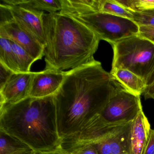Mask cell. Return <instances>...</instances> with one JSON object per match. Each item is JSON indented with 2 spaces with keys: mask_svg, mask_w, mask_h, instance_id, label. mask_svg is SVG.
Here are the masks:
<instances>
[{
  "mask_svg": "<svg viewBox=\"0 0 154 154\" xmlns=\"http://www.w3.org/2000/svg\"><path fill=\"white\" fill-rule=\"evenodd\" d=\"M146 83L147 86V88L154 85V66L146 81Z\"/></svg>",
  "mask_w": 154,
  "mask_h": 154,
  "instance_id": "obj_26",
  "label": "cell"
},
{
  "mask_svg": "<svg viewBox=\"0 0 154 154\" xmlns=\"http://www.w3.org/2000/svg\"><path fill=\"white\" fill-rule=\"evenodd\" d=\"M0 130L18 139L36 152L60 146L54 95L29 97L14 104L1 105Z\"/></svg>",
  "mask_w": 154,
  "mask_h": 154,
  "instance_id": "obj_3",
  "label": "cell"
},
{
  "mask_svg": "<svg viewBox=\"0 0 154 154\" xmlns=\"http://www.w3.org/2000/svg\"><path fill=\"white\" fill-rule=\"evenodd\" d=\"M151 129L148 120L142 110L131 122L130 144L132 154H142Z\"/></svg>",
  "mask_w": 154,
  "mask_h": 154,
  "instance_id": "obj_12",
  "label": "cell"
},
{
  "mask_svg": "<svg viewBox=\"0 0 154 154\" xmlns=\"http://www.w3.org/2000/svg\"><path fill=\"white\" fill-rule=\"evenodd\" d=\"M111 45L113 49L111 70L127 69L146 82L154 66V43L138 35Z\"/></svg>",
  "mask_w": 154,
  "mask_h": 154,
  "instance_id": "obj_4",
  "label": "cell"
},
{
  "mask_svg": "<svg viewBox=\"0 0 154 154\" xmlns=\"http://www.w3.org/2000/svg\"><path fill=\"white\" fill-rule=\"evenodd\" d=\"M0 37L15 42L37 61L44 56L45 47L11 16L4 4H0Z\"/></svg>",
  "mask_w": 154,
  "mask_h": 154,
  "instance_id": "obj_7",
  "label": "cell"
},
{
  "mask_svg": "<svg viewBox=\"0 0 154 154\" xmlns=\"http://www.w3.org/2000/svg\"><path fill=\"white\" fill-rule=\"evenodd\" d=\"M121 6L133 12L154 10V0H115Z\"/></svg>",
  "mask_w": 154,
  "mask_h": 154,
  "instance_id": "obj_20",
  "label": "cell"
},
{
  "mask_svg": "<svg viewBox=\"0 0 154 154\" xmlns=\"http://www.w3.org/2000/svg\"><path fill=\"white\" fill-rule=\"evenodd\" d=\"M0 87H2L5 85L11 75L14 73L7 69L1 64H0Z\"/></svg>",
  "mask_w": 154,
  "mask_h": 154,
  "instance_id": "obj_24",
  "label": "cell"
},
{
  "mask_svg": "<svg viewBox=\"0 0 154 154\" xmlns=\"http://www.w3.org/2000/svg\"><path fill=\"white\" fill-rule=\"evenodd\" d=\"M142 110L140 96L122 88L111 98L100 116L107 123L125 124L134 120Z\"/></svg>",
  "mask_w": 154,
  "mask_h": 154,
  "instance_id": "obj_6",
  "label": "cell"
},
{
  "mask_svg": "<svg viewBox=\"0 0 154 154\" xmlns=\"http://www.w3.org/2000/svg\"><path fill=\"white\" fill-rule=\"evenodd\" d=\"M144 95L146 100L154 99V85L147 88Z\"/></svg>",
  "mask_w": 154,
  "mask_h": 154,
  "instance_id": "obj_25",
  "label": "cell"
},
{
  "mask_svg": "<svg viewBox=\"0 0 154 154\" xmlns=\"http://www.w3.org/2000/svg\"><path fill=\"white\" fill-rule=\"evenodd\" d=\"M42 20L45 69L65 72L95 61L100 40L85 25L59 12L44 13Z\"/></svg>",
  "mask_w": 154,
  "mask_h": 154,
  "instance_id": "obj_2",
  "label": "cell"
},
{
  "mask_svg": "<svg viewBox=\"0 0 154 154\" xmlns=\"http://www.w3.org/2000/svg\"><path fill=\"white\" fill-rule=\"evenodd\" d=\"M100 12L131 20L133 18L131 11L117 3L115 0H100Z\"/></svg>",
  "mask_w": 154,
  "mask_h": 154,
  "instance_id": "obj_19",
  "label": "cell"
},
{
  "mask_svg": "<svg viewBox=\"0 0 154 154\" xmlns=\"http://www.w3.org/2000/svg\"><path fill=\"white\" fill-rule=\"evenodd\" d=\"M66 72L51 69L35 72L29 97L41 98L54 95L65 77Z\"/></svg>",
  "mask_w": 154,
  "mask_h": 154,
  "instance_id": "obj_11",
  "label": "cell"
},
{
  "mask_svg": "<svg viewBox=\"0 0 154 154\" xmlns=\"http://www.w3.org/2000/svg\"><path fill=\"white\" fill-rule=\"evenodd\" d=\"M35 154H66L60 148L52 151H44V152H35Z\"/></svg>",
  "mask_w": 154,
  "mask_h": 154,
  "instance_id": "obj_27",
  "label": "cell"
},
{
  "mask_svg": "<svg viewBox=\"0 0 154 154\" xmlns=\"http://www.w3.org/2000/svg\"><path fill=\"white\" fill-rule=\"evenodd\" d=\"M70 17L85 25L100 40L111 45L139 33V26L133 20L107 13L99 12Z\"/></svg>",
  "mask_w": 154,
  "mask_h": 154,
  "instance_id": "obj_5",
  "label": "cell"
},
{
  "mask_svg": "<svg viewBox=\"0 0 154 154\" xmlns=\"http://www.w3.org/2000/svg\"><path fill=\"white\" fill-rule=\"evenodd\" d=\"M3 4L12 18L45 47V39L42 20L45 12L25 6Z\"/></svg>",
  "mask_w": 154,
  "mask_h": 154,
  "instance_id": "obj_8",
  "label": "cell"
},
{
  "mask_svg": "<svg viewBox=\"0 0 154 154\" xmlns=\"http://www.w3.org/2000/svg\"><path fill=\"white\" fill-rule=\"evenodd\" d=\"M142 154H154V129H151L149 138Z\"/></svg>",
  "mask_w": 154,
  "mask_h": 154,
  "instance_id": "obj_23",
  "label": "cell"
},
{
  "mask_svg": "<svg viewBox=\"0 0 154 154\" xmlns=\"http://www.w3.org/2000/svg\"><path fill=\"white\" fill-rule=\"evenodd\" d=\"M35 152L26 143L0 130V154H35Z\"/></svg>",
  "mask_w": 154,
  "mask_h": 154,
  "instance_id": "obj_15",
  "label": "cell"
},
{
  "mask_svg": "<svg viewBox=\"0 0 154 154\" xmlns=\"http://www.w3.org/2000/svg\"><path fill=\"white\" fill-rule=\"evenodd\" d=\"M60 13L80 16L100 12V0H60Z\"/></svg>",
  "mask_w": 154,
  "mask_h": 154,
  "instance_id": "obj_14",
  "label": "cell"
},
{
  "mask_svg": "<svg viewBox=\"0 0 154 154\" xmlns=\"http://www.w3.org/2000/svg\"><path fill=\"white\" fill-rule=\"evenodd\" d=\"M0 64L14 73L20 72L15 54L9 40L1 37Z\"/></svg>",
  "mask_w": 154,
  "mask_h": 154,
  "instance_id": "obj_17",
  "label": "cell"
},
{
  "mask_svg": "<svg viewBox=\"0 0 154 154\" xmlns=\"http://www.w3.org/2000/svg\"><path fill=\"white\" fill-rule=\"evenodd\" d=\"M35 72L13 73L0 87L1 105L17 103L29 97Z\"/></svg>",
  "mask_w": 154,
  "mask_h": 154,
  "instance_id": "obj_9",
  "label": "cell"
},
{
  "mask_svg": "<svg viewBox=\"0 0 154 154\" xmlns=\"http://www.w3.org/2000/svg\"><path fill=\"white\" fill-rule=\"evenodd\" d=\"M114 78L127 91L136 95L140 96L146 90V83L141 77L127 69L111 70L110 72Z\"/></svg>",
  "mask_w": 154,
  "mask_h": 154,
  "instance_id": "obj_13",
  "label": "cell"
},
{
  "mask_svg": "<svg viewBox=\"0 0 154 154\" xmlns=\"http://www.w3.org/2000/svg\"><path fill=\"white\" fill-rule=\"evenodd\" d=\"M138 35L154 43V26H139V33Z\"/></svg>",
  "mask_w": 154,
  "mask_h": 154,
  "instance_id": "obj_22",
  "label": "cell"
},
{
  "mask_svg": "<svg viewBox=\"0 0 154 154\" xmlns=\"http://www.w3.org/2000/svg\"><path fill=\"white\" fill-rule=\"evenodd\" d=\"M132 20L139 26H154V10L140 12H133Z\"/></svg>",
  "mask_w": 154,
  "mask_h": 154,
  "instance_id": "obj_21",
  "label": "cell"
},
{
  "mask_svg": "<svg viewBox=\"0 0 154 154\" xmlns=\"http://www.w3.org/2000/svg\"><path fill=\"white\" fill-rule=\"evenodd\" d=\"M131 122L121 126L113 133L101 139L82 143L91 144L99 154H132L130 144Z\"/></svg>",
  "mask_w": 154,
  "mask_h": 154,
  "instance_id": "obj_10",
  "label": "cell"
},
{
  "mask_svg": "<svg viewBox=\"0 0 154 154\" xmlns=\"http://www.w3.org/2000/svg\"><path fill=\"white\" fill-rule=\"evenodd\" d=\"M9 41L15 54L20 72H30L31 66L36 62L35 60L24 48L15 42Z\"/></svg>",
  "mask_w": 154,
  "mask_h": 154,
  "instance_id": "obj_18",
  "label": "cell"
},
{
  "mask_svg": "<svg viewBox=\"0 0 154 154\" xmlns=\"http://www.w3.org/2000/svg\"><path fill=\"white\" fill-rule=\"evenodd\" d=\"M122 88L96 60L66 71L54 94L61 140L81 131L100 115L111 98Z\"/></svg>",
  "mask_w": 154,
  "mask_h": 154,
  "instance_id": "obj_1",
  "label": "cell"
},
{
  "mask_svg": "<svg viewBox=\"0 0 154 154\" xmlns=\"http://www.w3.org/2000/svg\"><path fill=\"white\" fill-rule=\"evenodd\" d=\"M4 4L20 5L29 7L38 11L56 13L62 9L60 0H3Z\"/></svg>",
  "mask_w": 154,
  "mask_h": 154,
  "instance_id": "obj_16",
  "label": "cell"
}]
</instances>
